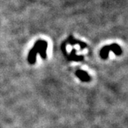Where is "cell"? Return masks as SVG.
Segmentation results:
<instances>
[{"label":"cell","mask_w":128,"mask_h":128,"mask_svg":"<svg viewBox=\"0 0 128 128\" xmlns=\"http://www.w3.org/2000/svg\"><path fill=\"white\" fill-rule=\"evenodd\" d=\"M110 51H113V52L116 53V54H120L122 51L120 49V48L117 44H111L109 46H105L104 48H103L100 50V57L103 59H107V57L109 56V52Z\"/></svg>","instance_id":"obj_1"},{"label":"cell","mask_w":128,"mask_h":128,"mask_svg":"<svg viewBox=\"0 0 128 128\" xmlns=\"http://www.w3.org/2000/svg\"><path fill=\"white\" fill-rule=\"evenodd\" d=\"M40 43H41V40H38L36 44H34L33 48L29 51V55H28V62L30 64H34L36 63V55L39 52V47H40Z\"/></svg>","instance_id":"obj_2"},{"label":"cell","mask_w":128,"mask_h":128,"mask_svg":"<svg viewBox=\"0 0 128 128\" xmlns=\"http://www.w3.org/2000/svg\"><path fill=\"white\" fill-rule=\"evenodd\" d=\"M76 76L79 78L80 80L83 81V82H88L91 80L90 76L84 71H82V70H77L76 72Z\"/></svg>","instance_id":"obj_3"},{"label":"cell","mask_w":128,"mask_h":128,"mask_svg":"<svg viewBox=\"0 0 128 128\" xmlns=\"http://www.w3.org/2000/svg\"><path fill=\"white\" fill-rule=\"evenodd\" d=\"M47 47H48L47 42H46L44 40H41L39 54H40V56L42 57V59H46V57H47V55H46V50H47Z\"/></svg>","instance_id":"obj_4"},{"label":"cell","mask_w":128,"mask_h":128,"mask_svg":"<svg viewBox=\"0 0 128 128\" xmlns=\"http://www.w3.org/2000/svg\"><path fill=\"white\" fill-rule=\"evenodd\" d=\"M67 58L69 61H75V62H79V61H82L83 59V56H78L76 54V51L73 50L72 52L69 54V55L66 56Z\"/></svg>","instance_id":"obj_5"},{"label":"cell","mask_w":128,"mask_h":128,"mask_svg":"<svg viewBox=\"0 0 128 128\" xmlns=\"http://www.w3.org/2000/svg\"><path fill=\"white\" fill-rule=\"evenodd\" d=\"M65 42H66V43H68V44H72V45L79 44L81 46V48H84V47H86V44H84V43H83V42H80L79 41H76V39L73 38V37L72 36H69V37L68 38V39H67L66 41H65Z\"/></svg>","instance_id":"obj_6"}]
</instances>
